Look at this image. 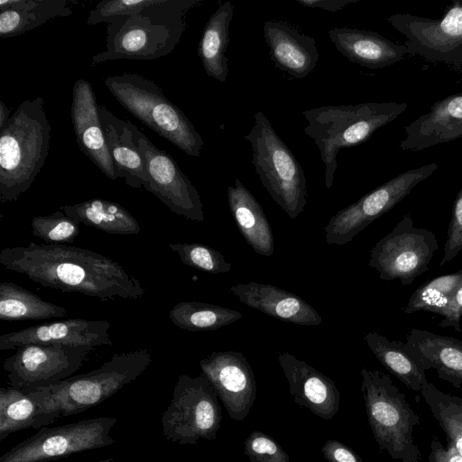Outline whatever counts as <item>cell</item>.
I'll list each match as a JSON object with an SVG mask.
<instances>
[{"instance_id": "8992f818", "label": "cell", "mask_w": 462, "mask_h": 462, "mask_svg": "<svg viewBox=\"0 0 462 462\" xmlns=\"http://www.w3.org/2000/svg\"><path fill=\"white\" fill-rule=\"evenodd\" d=\"M152 360V353L145 348L116 354L95 370L41 388L46 408L56 420L81 413L136 380Z\"/></svg>"}, {"instance_id": "d6986e66", "label": "cell", "mask_w": 462, "mask_h": 462, "mask_svg": "<svg viewBox=\"0 0 462 462\" xmlns=\"http://www.w3.org/2000/svg\"><path fill=\"white\" fill-rule=\"evenodd\" d=\"M278 362L294 402L325 420H332L340 401L334 381L288 352L279 353Z\"/></svg>"}, {"instance_id": "cb8c5ba5", "label": "cell", "mask_w": 462, "mask_h": 462, "mask_svg": "<svg viewBox=\"0 0 462 462\" xmlns=\"http://www.w3.org/2000/svg\"><path fill=\"white\" fill-rule=\"evenodd\" d=\"M328 37L343 56L369 69L392 66L408 53L406 45L367 30L336 27L328 32Z\"/></svg>"}, {"instance_id": "bcb514c9", "label": "cell", "mask_w": 462, "mask_h": 462, "mask_svg": "<svg viewBox=\"0 0 462 462\" xmlns=\"http://www.w3.org/2000/svg\"><path fill=\"white\" fill-rule=\"evenodd\" d=\"M82 462H116L114 458H106L103 460H97V461H82Z\"/></svg>"}, {"instance_id": "2e32d148", "label": "cell", "mask_w": 462, "mask_h": 462, "mask_svg": "<svg viewBox=\"0 0 462 462\" xmlns=\"http://www.w3.org/2000/svg\"><path fill=\"white\" fill-rule=\"evenodd\" d=\"M388 22L407 41L408 52L427 59L444 58L462 46V3L455 2L441 19H430L411 14H394Z\"/></svg>"}, {"instance_id": "8d00e7d4", "label": "cell", "mask_w": 462, "mask_h": 462, "mask_svg": "<svg viewBox=\"0 0 462 462\" xmlns=\"http://www.w3.org/2000/svg\"><path fill=\"white\" fill-rule=\"evenodd\" d=\"M34 236L51 245L72 243L79 234V223L62 211L34 217L31 222Z\"/></svg>"}, {"instance_id": "7402d4cb", "label": "cell", "mask_w": 462, "mask_h": 462, "mask_svg": "<svg viewBox=\"0 0 462 462\" xmlns=\"http://www.w3.org/2000/svg\"><path fill=\"white\" fill-rule=\"evenodd\" d=\"M263 28L270 56L280 69L303 79L315 69L319 51L314 38L281 21H267Z\"/></svg>"}, {"instance_id": "7bdbcfd3", "label": "cell", "mask_w": 462, "mask_h": 462, "mask_svg": "<svg viewBox=\"0 0 462 462\" xmlns=\"http://www.w3.org/2000/svg\"><path fill=\"white\" fill-rule=\"evenodd\" d=\"M297 3L305 7H319L323 10L336 13L350 4L356 3L360 0H295Z\"/></svg>"}, {"instance_id": "4dcf8cb0", "label": "cell", "mask_w": 462, "mask_h": 462, "mask_svg": "<svg viewBox=\"0 0 462 462\" xmlns=\"http://www.w3.org/2000/svg\"><path fill=\"white\" fill-rule=\"evenodd\" d=\"M67 216L96 229L113 235H137L140 225L134 217L116 202L92 199L60 207Z\"/></svg>"}, {"instance_id": "ee69618b", "label": "cell", "mask_w": 462, "mask_h": 462, "mask_svg": "<svg viewBox=\"0 0 462 462\" xmlns=\"http://www.w3.org/2000/svg\"><path fill=\"white\" fill-rule=\"evenodd\" d=\"M453 307L457 317L461 319L462 318V284L458 287L453 296Z\"/></svg>"}, {"instance_id": "83f0119b", "label": "cell", "mask_w": 462, "mask_h": 462, "mask_svg": "<svg viewBox=\"0 0 462 462\" xmlns=\"http://www.w3.org/2000/svg\"><path fill=\"white\" fill-rule=\"evenodd\" d=\"M72 13L67 0H1L0 37L19 36Z\"/></svg>"}, {"instance_id": "1f68e13d", "label": "cell", "mask_w": 462, "mask_h": 462, "mask_svg": "<svg viewBox=\"0 0 462 462\" xmlns=\"http://www.w3.org/2000/svg\"><path fill=\"white\" fill-rule=\"evenodd\" d=\"M370 350L378 361L408 389L420 391L429 383L426 371L410 355L404 343L399 340H389L377 332H368L364 337Z\"/></svg>"}, {"instance_id": "d590c367", "label": "cell", "mask_w": 462, "mask_h": 462, "mask_svg": "<svg viewBox=\"0 0 462 462\" xmlns=\"http://www.w3.org/2000/svg\"><path fill=\"white\" fill-rule=\"evenodd\" d=\"M169 247L184 264L206 273H224L232 268L222 254L205 244L179 242L170 243Z\"/></svg>"}, {"instance_id": "6da1fadb", "label": "cell", "mask_w": 462, "mask_h": 462, "mask_svg": "<svg viewBox=\"0 0 462 462\" xmlns=\"http://www.w3.org/2000/svg\"><path fill=\"white\" fill-rule=\"evenodd\" d=\"M0 263L44 287L101 300H137L146 292L139 279L117 262L71 245L32 242L25 246L5 247Z\"/></svg>"}, {"instance_id": "d4e9b609", "label": "cell", "mask_w": 462, "mask_h": 462, "mask_svg": "<svg viewBox=\"0 0 462 462\" xmlns=\"http://www.w3.org/2000/svg\"><path fill=\"white\" fill-rule=\"evenodd\" d=\"M99 114L118 179H124L132 188H145L148 175L144 160L134 140V124L117 117L105 106H99Z\"/></svg>"}, {"instance_id": "8fae6325", "label": "cell", "mask_w": 462, "mask_h": 462, "mask_svg": "<svg viewBox=\"0 0 462 462\" xmlns=\"http://www.w3.org/2000/svg\"><path fill=\"white\" fill-rule=\"evenodd\" d=\"M438 248L434 233L415 226L407 215L374 245L368 265L378 273L381 280H400L402 285L409 286L429 270Z\"/></svg>"}, {"instance_id": "9a60e30c", "label": "cell", "mask_w": 462, "mask_h": 462, "mask_svg": "<svg viewBox=\"0 0 462 462\" xmlns=\"http://www.w3.org/2000/svg\"><path fill=\"white\" fill-rule=\"evenodd\" d=\"M199 366L230 418L245 420L257 390L254 371L244 355L234 350L214 351L200 360Z\"/></svg>"}, {"instance_id": "7dc6e473", "label": "cell", "mask_w": 462, "mask_h": 462, "mask_svg": "<svg viewBox=\"0 0 462 462\" xmlns=\"http://www.w3.org/2000/svg\"><path fill=\"white\" fill-rule=\"evenodd\" d=\"M461 284H462V282H461Z\"/></svg>"}, {"instance_id": "603a6c76", "label": "cell", "mask_w": 462, "mask_h": 462, "mask_svg": "<svg viewBox=\"0 0 462 462\" xmlns=\"http://www.w3.org/2000/svg\"><path fill=\"white\" fill-rule=\"evenodd\" d=\"M404 346L425 371L433 368L439 378L457 389L462 387V340L411 328Z\"/></svg>"}, {"instance_id": "7a4b0ae2", "label": "cell", "mask_w": 462, "mask_h": 462, "mask_svg": "<svg viewBox=\"0 0 462 462\" xmlns=\"http://www.w3.org/2000/svg\"><path fill=\"white\" fill-rule=\"evenodd\" d=\"M200 0H157L141 12L108 23L105 49L91 63L152 60L171 53L187 28L189 12Z\"/></svg>"}, {"instance_id": "f1b7e54d", "label": "cell", "mask_w": 462, "mask_h": 462, "mask_svg": "<svg viewBox=\"0 0 462 462\" xmlns=\"http://www.w3.org/2000/svg\"><path fill=\"white\" fill-rule=\"evenodd\" d=\"M233 15L232 3H222L207 22L198 47V55L207 75L220 82L227 79L229 71L226 52Z\"/></svg>"}, {"instance_id": "44dd1931", "label": "cell", "mask_w": 462, "mask_h": 462, "mask_svg": "<svg viewBox=\"0 0 462 462\" xmlns=\"http://www.w3.org/2000/svg\"><path fill=\"white\" fill-rule=\"evenodd\" d=\"M230 291L245 305L277 319L301 326L323 322L319 313L306 300L274 285L250 282L232 285Z\"/></svg>"}, {"instance_id": "484cf974", "label": "cell", "mask_w": 462, "mask_h": 462, "mask_svg": "<svg viewBox=\"0 0 462 462\" xmlns=\"http://www.w3.org/2000/svg\"><path fill=\"white\" fill-rule=\"evenodd\" d=\"M227 203L246 244L258 254L271 256L274 240L271 225L254 196L238 178L227 187Z\"/></svg>"}, {"instance_id": "5b68a950", "label": "cell", "mask_w": 462, "mask_h": 462, "mask_svg": "<svg viewBox=\"0 0 462 462\" xmlns=\"http://www.w3.org/2000/svg\"><path fill=\"white\" fill-rule=\"evenodd\" d=\"M361 375L365 413L380 451L402 462H421L413 435L420 418L405 394L384 373L363 367Z\"/></svg>"}, {"instance_id": "d6a6232c", "label": "cell", "mask_w": 462, "mask_h": 462, "mask_svg": "<svg viewBox=\"0 0 462 462\" xmlns=\"http://www.w3.org/2000/svg\"><path fill=\"white\" fill-rule=\"evenodd\" d=\"M68 315L64 307L40 298L25 288L11 282L0 283V319L2 321L39 320Z\"/></svg>"}, {"instance_id": "836d02e7", "label": "cell", "mask_w": 462, "mask_h": 462, "mask_svg": "<svg viewBox=\"0 0 462 462\" xmlns=\"http://www.w3.org/2000/svg\"><path fill=\"white\" fill-rule=\"evenodd\" d=\"M242 313L226 307L199 301H181L169 312L171 321L188 331H210L230 325Z\"/></svg>"}, {"instance_id": "74e56055", "label": "cell", "mask_w": 462, "mask_h": 462, "mask_svg": "<svg viewBox=\"0 0 462 462\" xmlns=\"http://www.w3.org/2000/svg\"><path fill=\"white\" fill-rule=\"evenodd\" d=\"M157 0H104L99 2L87 18L88 25H96L133 15L154 5Z\"/></svg>"}, {"instance_id": "ac0fdd59", "label": "cell", "mask_w": 462, "mask_h": 462, "mask_svg": "<svg viewBox=\"0 0 462 462\" xmlns=\"http://www.w3.org/2000/svg\"><path fill=\"white\" fill-rule=\"evenodd\" d=\"M71 121L79 147L110 180L118 179L104 134L91 84L79 79L72 88Z\"/></svg>"}, {"instance_id": "3957f363", "label": "cell", "mask_w": 462, "mask_h": 462, "mask_svg": "<svg viewBox=\"0 0 462 462\" xmlns=\"http://www.w3.org/2000/svg\"><path fill=\"white\" fill-rule=\"evenodd\" d=\"M51 124L44 99L23 101L0 127V201H16L32 186L49 154Z\"/></svg>"}, {"instance_id": "52a82bcc", "label": "cell", "mask_w": 462, "mask_h": 462, "mask_svg": "<svg viewBox=\"0 0 462 462\" xmlns=\"http://www.w3.org/2000/svg\"><path fill=\"white\" fill-rule=\"evenodd\" d=\"M105 85L135 118L186 154L199 157L204 144L201 135L152 79L137 73H124L107 77Z\"/></svg>"}, {"instance_id": "4316f807", "label": "cell", "mask_w": 462, "mask_h": 462, "mask_svg": "<svg viewBox=\"0 0 462 462\" xmlns=\"http://www.w3.org/2000/svg\"><path fill=\"white\" fill-rule=\"evenodd\" d=\"M56 421L48 411L42 392L13 386L0 389V441L22 430H40Z\"/></svg>"}, {"instance_id": "b9f144b4", "label": "cell", "mask_w": 462, "mask_h": 462, "mask_svg": "<svg viewBox=\"0 0 462 462\" xmlns=\"http://www.w3.org/2000/svg\"><path fill=\"white\" fill-rule=\"evenodd\" d=\"M429 462H462V456L450 442L447 447L436 438L430 442V452L429 454Z\"/></svg>"}, {"instance_id": "4fadbf2b", "label": "cell", "mask_w": 462, "mask_h": 462, "mask_svg": "<svg viewBox=\"0 0 462 462\" xmlns=\"http://www.w3.org/2000/svg\"><path fill=\"white\" fill-rule=\"evenodd\" d=\"M15 350L3 364L8 384L32 392L52 386L71 377L83 365L93 348L57 344H28Z\"/></svg>"}, {"instance_id": "60d3db41", "label": "cell", "mask_w": 462, "mask_h": 462, "mask_svg": "<svg viewBox=\"0 0 462 462\" xmlns=\"http://www.w3.org/2000/svg\"><path fill=\"white\" fill-rule=\"evenodd\" d=\"M321 454L328 462H364L351 448L336 439L326 441Z\"/></svg>"}, {"instance_id": "f546056e", "label": "cell", "mask_w": 462, "mask_h": 462, "mask_svg": "<svg viewBox=\"0 0 462 462\" xmlns=\"http://www.w3.org/2000/svg\"><path fill=\"white\" fill-rule=\"evenodd\" d=\"M462 282V269L456 273L438 276L417 288L402 310L411 314L427 310L444 317L439 326L452 327L461 332L460 319L453 307V296Z\"/></svg>"}, {"instance_id": "30bf717a", "label": "cell", "mask_w": 462, "mask_h": 462, "mask_svg": "<svg viewBox=\"0 0 462 462\" xmlns=\"http://www.w3.org/2000/svg\"><path fill=\"white\" fill-rule=\"evenodd\" d=\"M116 420L113 417H95L57 427H42L3 454L0 462H51L113 445L116 440L110 431Z\"/></svg>"}, {"instance_id": "7c38bea8", "label": "cell", "mask_w": 462, "mask_h": 462, "mask_svg": "<svg viewBox=\"0 0 462 462\" xmlns=\"http://www.w3.org/2000/svg\"><path fill=\"white\" fill-rule=\"evenodd\" d=\"M438 169L436 162L403 171L335 213L325 226L328 245H343L407 197Z\"/></svg>"}, {"instance_id": "ab89813d", "label": "cell", "mask_w": 462, "mask_h": 462, "mask_svg": "<svg viewBox=\"0 0 462 462\" xmlns=\"http://www.w3.org/2000/svg\"><path fill=\"white\" fill-rule=\"evenodd\" d=\"M462 250V188L457 192L451 211L447 237L444 245V254L440 266H444L455 258Z\"/></svg>"}, {"instance_id": "ba28073f", "label": "cell", "mask_w": 462, "mask_h": 462, "mask_svg": "<svg viewBox=\"0 0 462 462\" xmlns=\"http://www.w3.org/2000/svg\"><path fill=\"white\" fill-rule=\"evenodd\" d=\"M245 139L252 147V162L263 188L275 203L295 219L307 204V180L292 151L258 111Z\"/></svg>"}, {"instance_id": "f35d334b", "label": "cell", "mask_w": 462, "mask_h": 462, "mask_svg": "<svg viewBox=\"0 0 462 462\" xmlns=\"http://www.w3.org/2000/svg\"><path fill=\"white\" fill-rule=\"evenodd\" d=\"M244 453L249 462H290L289 455L268 434L254 430L245 440Z\"/></svg>"}, {"instance_id": "5bb4252c", "label": "cell", "mask_w": 462, "mask_h": 462, "mask_svg": "<svg viewBox=\"0 0 462 462\" xmlns=\"http://www.w3.org/2000/svg\"><path fill=\"white\" fill-rule=\"evenodd\" d=\"M134 140L148 175L144 189L159 199L171 212L192 221L204 220L200 196L176 161L159 149L134 125Z\"/></svg>"}, {"instance_id": "ffe728a7", "label": "cell", "mask_w": 462, "mask_h": 462, "mask_svg": "<svg viewBox=\"0 0 462 462\" xmlns=\"http://www.w3.org/2000/svg\"><path fill=\"white\" fill-rule=\"evenodd\" d=\"M400 147L419 152L462 138V92L438 100L424 115L404 127Z\"/></svg>"}, {"instance_id": "277c9868", "label": "cell", "mask_w": 462, "mask_h": 462, "mask_svg": "<svg viewBox=\"0 0 462 462\" xmlns=\"http://www.w3.org/2000/svg\"><path fill=\"white\" fill-rule=\"evenodd\" d=\"M408 106L398 102H367L357 105L323 106L301 112L310 137L325 165V186L330 189L337 167V155L343 148L359 145L393 121Z\"/></svg>"}, {"instance_id": "f6af8a7d", "label": "cell", "mask_w": 462, "mask_h": 462, "mask_svg": "<svg viewBox=\"0 0 462 462\" xmlns=\"http://www.w3.org/2000/svg\"><path fill=\"white\" fill-rule=\"evenodd\" d=\"M10 116V109L6 106L3 100H0V127L5 125Z\"/></svg>"}, {"instance_id": "e0dca14e", "label": "cell", "mask_w": 462, "mask_h": 462, "mask_svg": "<svg viewBox=\"0 0 462 462\" xmlns=\"http://www.w3.org/2000/svg\"><path fill=\"white\" fill-rule=\"evenodd\" d=\"M107 320L71 319L28 327L0 337V350L17 349L28 344H57L96 347L112 345Z\"/></svg>"}, {"instance_id": "9c48e42d", "label": "cell", "mask_w": 462, "mask_h": 462, "mask_svg": "<svg viewBox=\"0 0 462 462\" xmlns=\"http://www.w3.org/2000/svg\"><path fill=\"white\" fill-rule=\"evenodd\" d=\"M217 399L215 389L203 374L195 377L180 374L162 416L165 439L180 445L216 439L222 421Z\"/></svg>"}, {"instance_id": "e575fe53", "label": "cell", "mask_w": 462, "mask_h": 462, "mask_svg": "<svg viewBox=\"0 0 462 462\" xmlns=\"http://www.w3.org/2000/svg\"><path fill=\"white\" fill-rule=\"evenodd\" d=\"M433 418L450 442L462 456V398L446 393L427 383L420 391Z\"/></svg>"}]
</instances>
